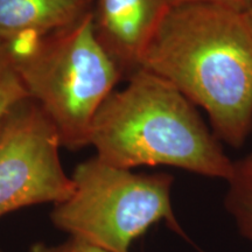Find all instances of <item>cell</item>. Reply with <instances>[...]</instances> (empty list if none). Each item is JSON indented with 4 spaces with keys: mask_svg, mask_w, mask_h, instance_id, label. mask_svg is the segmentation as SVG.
Returning <instances> with one entry per match:
<instances>
[{
    "mask_svg": "<svg viewBox=\"0 0 252 252\" xmlns=\"http://www.w3.org/2000/svg\"><path fill=\"white\" fill-rule=\"evenodd\" d=\"M8 46L28 98L54 124L62 146L90 145L94 119L123 78L94 35L93 13L46 36Z\"/></svg>",
    "mask_w": 252,
    "mask_h": 252,
    "instance_id": "3957f363",
    "label": "cell"
},
{
    "mask_svg": "<svg viewBox=\"0 0 252 252\" xmlns=\"http://www.w3.org/2000/svg\"><path fill=\"white\" fill-rule=\"evenodd\" d=\"M171 6L180 4H210L245 12L252 5V0H169Z\"/></svg>",
    "mask_w": 252,
    "mask_h": 252,
    "instance_id": "8fae6325",
    "label": "cell"
},
{
    "mask_svg": "<svg viewBox=\"0 0 252 252\" xmlns=\"http://www.w3.org/2000/svg\"><path fill=\"white\" fill-rule=\"evenodd\" d=\"M140 69L206 110L229 145L244 143L252 125V35L243 12L210 4L171 6Z\"/></svg>",
    "mask_w": 252,
    "mask_h": 252,
    "instance_id": "6da1fadb",
    "label": "cell"
},
{
    "mask_svg": "<svg viewBox=\"0 0 252 252\" xmlns=\"http://www.w3.org/2000/svg\"><path fill=\"white\" fill-rule=\"evenodd\" d=\"M104 100L90 132L97 158L109 165L172 166L228 181L234 162L210 134L193 103L171 83L139 69Z\"/></svg>",
    "mask_w": 252,
    "mask_h": 252,
    "instance_id": "7a4b0ae2",
    "label": "cell"
},
{
    "mask_svg": "<svg viewBox=\"0 0 252 252\" xmlns=\"http://www.w3.org/2000/svg\"><path fill=\"white\" fill-rule=\"evenodd\" d=\"M30 252H110L108 250L88 243L83 239L71 237L64 243L59 245H47L43 243H35L31 248Z\"/></svg>",
    "mask_w": 252,
    "mask_h": 252,
    "instance_id": "30bf717a",
    "label": "cell"
},
{
    "mask_svg": "<svg viewBox=\"0 0 252 252\" xmlns=\"http://www.w3.org/2000/svg\"><path fill=\"white\" fill-rule=\"evenodd\" d=\"M94 0H0V41L42 37L93 13Z\"/></svg>",
    "mask_w": 252,
    "mask_h": 252,
    "instance_id": "52a82bcc",
    "label": "cell"
},
{
    "mask_svg": "<svg viewBox=\"0 0 252 252\" xmlns=\"http://www.w3.org/2000/svg\"><path fill=\"white\" fill-rule=\"evenodd\" d=\"M0 252H4V251H2V250H0Z\"/></svg>",
    "mask_w": 252,
    "mask_h": 252,
    "instance_id": "4fadbf2b",
    "label": "cell"
},
{
    "mask_svg": "<svg viewBox=\"0 0 252 252\" xmlns=\"http://www.w3.org/2000/svg\"><path fill=\"white\" fill-rule=\"evenodd\" d=\"M58 130L37 104L21 99L0 124V217L42 203H60L74 189L63 171Z\"/></svg>",
    "mask_w": 252,
    "mask_h": 252,
    "instance_id": "5b68a950",
    "label": "cell"
},
{
    "mask_svg": "<svg viewBox=\"0 0 252 252\" xmlns=\"http://www.w3.org/2000/svg\"><path fill=\"white\" fill-rule=\"evenodd\" d=\"M225 204L242 234L252 241V156L234 162Z\"/></svg>",
    "mask_w": 252,
    "mask_h": 252,
    "instance_id": "ba28073f",
    "label": "cell"
},
{
    "mask_svg": "<svg viewBox=\"0 0 252 252\" xmlns=\"http://www.w3.org/2000/svg\"><path fill=\"white\" fill-rule=\"evenodd\" d=\"M243 13H244L245 21H247L248 28H249V31H250V33L252 35V5L247 9V11L243 12Z\"/></svg>",
    "mask_w": 252,
    "mask_h": 252,
    "instance_id": "7c38bea8",
    "label": "cell"
},
{
    "mask_svg": "<svg viewBox=\"0 0 252 252\" xmlns=\"http://www.w3.org/2000/svg\"><path fill=\"white\" fill-rule=\"evenodd\" d=\"M27 94L15 70L11 48L0 41V124L9 109Z\"/></svg>",
    "mask_w": 252,
    "mask_h": 252,
    "instance_id": "9c48e42d",
    "label": "cell"
},
{
    "mask_svg": "<svg viewBox=\"0 0 252 252\" xmlns=\"http://www.w3.org/2000/svg\"><path fill=\"white\" fill-rule=\"evenodd\" d=\"M74 189L50 214L62 231L110 252H130L135 238L156 223L181 231L172 207L173 178L165 173L138 174L97 157L71 175Z\"/></svg>",
    "mask_w": 252,
    "mask_h": 252,
    "instance_id": "277c9868",
    "label": "cell"
},
{
    "mask_svg": "<svg viewBox=\"0 0 252 252\" xmlns=\"http://www.w3.org/2000/svg\"><path fill=\"white\" fill-rule=\"evenodd\" d=\"M251 156H252V154H251Z\"/></svg>",
    "mask_w": 252,
    "mask_h": 252,
    "instance_id": "5bb4252c",
    "label": "cell"
},
{
    "mask_svg": "<svg viewBox=\"0 0 252 252\" xmlns=\"http://www.w3.org/2000/svg\"><path fill=\"white\" fill-rule=\"evenodd\" d=\"M169 7V0H94V35L123 77L139 70L145 49Z\"/></svg>",
    "mask_w": 252,
    "mask_h": 252,
    "instance_id": "8992f818",
    "label": "cell"
}]
</instances>
